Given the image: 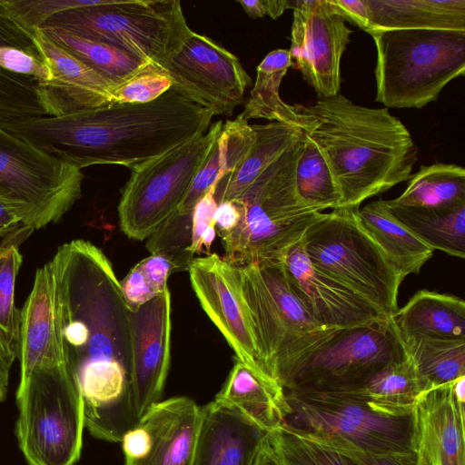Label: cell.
Segmentation results:
<instances>
[{
    "label": "cell",
    "mask_w": 465,
    "mask_h": 465,
    "mask_svg": "<svg viewBox=\"0 0 465 465\" xmlns=\"http://www.w3.org/2000/svg\"><path fill=\"white\" fill-rule=\"evenodd\" d=\"M49 262L59 340L84 405L103 414L127 411L133 406L130 310L111 262L78 239L61 245Z\"/></svg>",
    "instance_id": "cell-1"
},
{
    "label": "cell",
    "mask_w": 465,
    "mask_h": 465,
    "mask_svg": "<svg viewBox=\"0 0 465 465\" xmlns=\"http://www.w3.org/2000/svg\"><path fill=\"white\" fill-rule=\"evenodd\" d=\"M213 116L170 88L146 104H112L5 129L80 170L118 164L132 172L204 134Z\"/></svg>",
    "instance_id": "cell-2"
},
{
    "label": "cell",
    "mask_w": 465,
    "mask_h": 465,
    "mask_svg": "<svg viewBox=\"0 0 465 465\" xmlns=\"http://www.w3.org/2000/svg\"><path fill=\"white\" fill-rule=\"evenodd\" d=\"M293 106L316 121L306 134L330 166L341 194L338 208H360L365 200L411 178L418 149L388 108L361 106L340 94Z\"/></svg>",
    "instance_id": "cell-3"
},
{
    "label": "cell",
    "mask_w": 465,
    "mask_h": 465,
    "mask_svg": "<svg viewBox=\"0 0 465 465\" xmlns=\"http://www.w3.org/2000/svg\"><path fill=\"white\" fill-rule=\"evenodd\" d=\"M306 140L303 132L234 201L240 221L221 238L223 259L232 266L281 267L288 251L323 213L306 203L296 188V167Z\"/></svg>",
    "instance_id": "cell-4"
},
{
    "label": "cell",
    "mask_w": 465,
    "mask_h": 465,
    "mask_svg": "<svg viewBox=\"0 0 465 465\" xmlns=\"http://www.w3.org/2000/svg\"><path fill=\"white\" fill-rule=\"evenodd\" d=\"M255 337L260 366L282 381L341 329L322 326L294 294L279 266L236 267Z\"/></svg>",
    "instance_id": "cell-5"
},
{
    "label": "cell",
    "mask_w": 465,
    "mask_h": 465,
    "mask_svg": "<svg viewBox=\"0 0 465 465\" xmlns=\"http://www.w3.org/2000/svg\"><path fill=\"white\" fill-rule=\"evenodd\" d=\"M376 47V101L420 109L465 73V32L411 29L370 34Z\"/></svg>",
    "instance_id": "cell-6"
},
{
    "label": "cell",
    "mask_w": 465,
    "mask_h": 465,
    "mask_svg": "<svg viewBox=\"0 0 465 465\" xmlns=\"http://www.w3.org/2000/svg\"><path fill=\"white\" fill-rule=\"evenodd\" d=\"M49 28L115 46L159 68L192 32L178 0H106L55 14L41 27Z\"/></svg>",
    "instance_id": "cell-7"
},
{
    "label": "cell",
    "mask_w": 465,
    "mask_h": 465,
    "mask_svg": "<svg viewBox=\"0 0 465 465\" xmlns=\"http://www.w3.org/2000/svg\"><path fill=\"white\" fill-rule=\"evenodd\" d=\"M359 209L323 213L304 233L302 246L317 270L391 319L399 310V288L404 278L361 225Z\"/></svg>",
    "instance_id": "cell-8"
},
{
    "label": "cell",
    "mask_w": 465,
    "mask_h": 465,
    "mask_svg": "<svg viewBox=\"0 0 465 465\" xmlns=\"http://www.w3.org/2000/svg\"><path fill=\"white\" fill-rule=\"evenodd\" d=\"M83 179L76 166L0 127V199L23 224L59 222L81 198Z\"/></svg>",
    "instance_id": "cell-9"
},
{
    "label": "cell",
    "mask_w": 465,
    "mask_h": 465,
    "mask_svg": "<svg viewBox=\"0 0 465 465\" xmlns=\"http://www.w3.org/2000/svg\"><path fill=\"white\" fill-rule=\"evenodd\" d=\"M16 404L15 434L29 465H74L79 460L84 404L69 372L20 379Z\"/></svg>",
    "instance_id": "cell-10"
},
{
    "label": "cell",
    "mask_w": 465,
    "mask_h": 465,
    "mask_svg": "<svg viewBox=\"0 0 465 465\" xmlns=\"http://www.w3.org/2000/svg\"><path fill=\"white\" fill-rule=\"evenodd\" d=\"M291 412L283 423L307 435L350 442L375 454L415 465L414 414L392 416L319 392H286Z\"/></svg>",
    "instance_id": "cell-11"
},
{
    "label": "cell",
    "mask_w": 465,
    "mask_h": 465,
    "mask_svg": "<svg viewBox=\"0 0 465 465\" xmlns=\"http://www.w3.org/2000/svg\"><path fill=\"white\" fill-rule=\"evenodd\" d=\"M223 123L132 171L118 204L119 224L129 238H148L180 206L192 183L209 157Z\"/></svg>",
    "instance_id": "cell-12"
},
{
    "label": "cell",
    "mask_w": 465,
    "mask_h": 465,
    "mask_svg": "<svg viewBox=\"0 0 465 465\" xmlns=\"http://www.w3.org/2000/svg\"><path fill=\"white\" fill-rule=\"evenodd\" d=\"M408 355L391 319L341 329L282 381L286 392H325L359 384Z\"/></svg>",
    "instance_id": "cell-13"
},
{
    "label": "cell",
    "mask_w": 465,
    "mask_h": 465,
    "mask_svg": "<svg viewBox=\"0 0 465 465\" xmlns=\"http://www.w3.org/2000/svg\"><path fill=\"white\" fill-rule=\"evenodd\" d=\"M160 69L172 81L171 89L213 115L231 116L244 104L252 84L237 56L193 30L182 50Z\"/></svg>",
    "instance_id": "cell-14"
},
{
    "label": "cell",
    "mask_w": 465,
    "mask_h": 465,
    "mask_svg": "<svg viewBox=\"0 0 465 465\" xmlns=\"http://www.w3.org/2000/svg\"><path fill=\"white\" fill-rule=\"evenodd\" d=\"M291 54L319 97L339 94L341 61L352 31L330 0H292Z\"/></svg>",
    "instance_id": "cell-15"
},
{
    "label": "cell",
    "mask_w": 465,
    "mask_h": 465,
    "mask_svg": "<svg viewBox=\"0 0 465 465\" xmlns=\"http://www.w3.org/2000/svg\"><path fill=\"white\" fill-rule=\"evenodd\" d=\"M200 415L187 397L151 405L121 440L125 465H193Z\"/></svg>",
    "instance_id": "cell-16"
},
{
    "label": "cell",
    "mask_w": 465,
    "mask_h": 465,
    "mask_svg": "<svg viewBox=\"0 0 465 465\" xmlns=\"http://www.w3.org/2000/svg\"><path fill=\"white\" fill-rule=\"evenodd\" d=\"M188 272L202 308L223 335L236 358L264 372L260 366L252 322L238 283L236 267L217 253H211L194 258Z\"/></svg>",
    "instance_id": "cell-17"
},
{
    "label": "cell",
    "mask_w": 465,
    "mask_h": 465,
    "mask_svg": "<svg viewBox=\"0 0 465 465\" xmlns=\"http://www.w3.org/2000/svg\"><path fill=\"white\" fill-rule=\"evenodd\" d=\"M281 269L294 294L323 327L349 329L389 319L361 295L317 270L302 240L288 251Z\"/></svg>",
    "instance_id": "cell-18"
},
{
    "label": "cell",
    "mask_w": 465,
    "mask_h": 465,
    "mask_svg": "<svg viewBox=\"0 0 465 465\" xmlns=\"http://www.w3.org/2000/svg\"><path fill=\"white\" fill-rule=\"evenodd\" d=\"M132 393L137 420L159 401L171 359V293L167 288L137 311H129Z\"/></svg>",
    "instance_id": "cell-19"
},
{
    "label": "cell",
    "mask_w": 465,
    "mask_h": 465,
    "mask_svg": "<svg viewBox=\"0 0 465 465\" xmlns=\"http://www.w3.org/2000/svg\"><path fill=\"white\" fill-rule=\"evenodd\" d=\"M33 41L50 72V79L37 83L41 105L48 116L61 117L112 104L114 86L51 40L38 28Z\"/></svg>",
    "instance_id": "cell-20"
},
{
    "label": "cell",
    "mask_w": 465,
    "mask_h": 465,
    "mask_svg": "<svg viewBox=\"0 0 465 465\" xmlns=\"http://www.w3.org/2000/svg\"><path fill=\"white\" fill-rule=\"evenodd\" d=\"M452 385L425 391L417 401L415 465H465L464 404L456 401Z\"/></svg>",
    "instance_id": "cell-21"
},
{
    "label": "cell",
    "mask_w": 465,
    "mask_h": 465,
    "mask_svg": "<svg viewBox=\"0 0 465 465\" xmlns=\"http://www.w3.org/2000/svg\"><path fill=\"white\" fill-rule=\"evenodd\" d=\"M200 413L193 465H253L268 431L217 398Z\"/></svg>",
    "instance_id": "cell-22"
},
{
    "label": "cell",
    "mask_w": 465,
    "mask_h": 465,
    "mask_svg": "<svg viewBox=\"0 0 465 465\" xmlns=\"http://www.w3.org/2000/svg\"><path fill=\"white\" fill-rule=\"evenodd\" d=\"M428 390L408 354L386 364L355 386L319 393L359 402L377 412L405 416L413 413L419 397Z\"/></svg>",
    "instance_id": "cell-23"
},
{
    "label": "cell",
    "mask_w": 465,
    "mask_h": 465,
    "mask_svg": "<svg viewBox=\"0 0 465 465\" xmlns=\"http://www.w3.org/2000/svg\"><path fill=\"white\" fill-rule=\"evenodd\" d=\"M215 398L236 408L265 431L280 427L291 412L280 383L237 358Z\"/></svg>",
    "instance_id": "cell-24"
},
{
    "label": "cell",
    "mask_w": 465,
    "mask_h": 465,
    "mask_svg": "<svg viewBox=\"0 0 465 465\" xmlns=\"http://www.w3.org/2000/svg\"><path fill=\"white\" fill-rule=\"evenodd\" d=\"M392 320L402 341H465V302L453 295L420 290Z\"/></svg>",
    "instance_id": "cell-25"
},
{
    "label": "cell",
    "mask_w": 465,
    "mask_h": 465,
    "mask_svg": "<svg viewBox=\"0 0 465 465\" xmlns=\"http://www.w3.org/2000/svg\"><path fill=\"white\" fill-rule=\"evenodd\" d=\"M367 33L433 29L465 32V0H366Z\"/></svg>",
    "instance_id": "cell-26"
},
{
    "label": "cell",
    "mask_w": 465,
    "mask_h": 465,
    "mask_svg": "<svg viewBox=\"0 0 465 465\" xmlns=\"http://www.w3.org/2000/svg\"><path fill=\"white\" fill-rule=\"evenodd\" d=\"M293 63L288 50L271 51L256 68V79L243 111L236 117L249 122L251 119H266L295 127L305 133L312 130L316 121L299 114L293 105L280 97V84Z\"/></svg>",
    "instance_id": "cell-27"
},
{
    "label": "cell",
    "mask_w": 465,
    "mask_h": 465,
    "mask_svg": "<svg viewBox=\"0 0 465 465\" xmlns=\"http://www.w3.org/2000/svg\"><path fill=\"white\" fill-rule=\"evenodd\" d=\"M362 228L381 249L403 278L418 274L433 250L400 223L384 200L371 202L357 212Z\"/></svg>",
    "instance_id": "cell-28"
},
{
    "label": "cell",
    "mask_w": 465,
    "mask_h": 465,
    "mask_svg": "<svg viewBox=\"0 0 465 465\" xmlns=\"http://www.w3.org/2000/svg\"><path fill=\"white\" fill-rule=\"evenodd\" d=\"M389 212L433 251L465 257V203L442 207L404 206L384 200Z\"/></svg>",
    "instance_id": "cell-29"
},
{
    "label": "cell",
    "mask_w": 465,
    "mask_h": 465,
    "mask_svg": "<svg viewBox=\"0 0 465 465\" xmlns=\"http://www.w3.org/2000/svg\"><path fill=\"white\" fill-rule=\"evenodd\" d=\"M256 138L252 125L235 118L223 125L222 133L204 164L195 175L183 201L175 211L192 214L195 204L223 176L246 157Z\"/></svg>",
    "instance_id": "cell-30"
},
{
    "label": "cell",
    "mask_w": 465,
    "mask_h": 465,
    "mask_svg": "<svg viewBox=\"0 0 465 465\" xmlns=\"http://www.w3.org/2000/svg\"><path fill=\"white\" fill-rule=\"evenodd\" d=\"M252 125L256 134L255 141L243 161L218 182L214 193L217 203L237 199L303 133L275 122Z\"/></svg>",
    "instance_id": "cell-31"
},
{
    "label": "cell",
    "mask_w": 465,
    "mask_h": 465,
    "mask_svg": "<svg viewBox=\"0 0 465 465\" xmlns=\"http://www.w3.org/2000/svg\"><path fill=\"white\" fill-rule=\"evenodd\" d=\"M46 35L114 86L152 64L115 46L89 40L60 29H42Z\"/></svg>",
    "instance_id": "cell-32"
},
{
    "label": "cell",
    "mask_w": 465,
    "mask_h": 465,
    "mask_svg": "<svg viewBox=\"0 0 465 465\" xmlns=\"http://www.w3.org/2000/svg\"><path fill=\"white\" fill-rule=\"evenodd\" d=\"M393 203L404 206L442 207L465 203V170L454 163L421 165Z\"/></svg>",
    "instance_id": "cell-33"
},
{
    "label": "cell",
    "mask_w": 465,
    "mask_h": 465,
    "mask_svg": "<svg viewBox=\"0 0 465 465\" xmlns=\"http://www.w3.org/2000/svg\"><path fill=\"white\" fill-rule=\"evenodd\" d=\"M403 342L429 389L465 375V341L411 339Z\"/></svg>",
    "instance_id": "cell-34"
},
{
    "label": "cell",
    "mask_w": 465,
    "mask_h": 465,
    "mask_svg": "<svg viewBox=\"0 0 465 465\" xmlns=\"http://www.w3.org/2000/svg\"><path fill=\"white\" fill-rule=\"evenodd\" d=\"M295 175L297 192L306 203L322 212L338 208L341 194L332 173L322 152L307 134Z\"/></svg>",
    "instance_id": "cell-35"
},
{
    "label": "cell",
    "mask_w": 465,
    "mask_h": 465,
    "mask_svg": "<svg viewBox=\"0 0 465 465\" xmlns=\"http://www.w3.org/2000/svg\"><path fill=\"white\" fill-rule=\"evenodd\" d=\"M34 231L22 224L0 242V331L18 349L20 311L15 307V281L23 262L19 247Z\"/></svg>",
    "instance_id": "cell-36"
},
{
    "label": "cell",
    "mask_w": 465,
    "mask_h": 465,
    "mask_svg": "<svg viewBox=\"0 0 465 465\" xmlns=\"http://www.w3.org/2000/svg\"><path fill=\"white\" fill-rule=\"evenodd\" d=\"M269 433L282 465H356L330 446L286 423Z\"/></svg>",
    "instance_id": "cell-37"
},
{
    "label": "cell",
    "mask_w": 465,
    "mask_h": 465,
    "mask_svg": "<svg viewBox=\"0 0 465 465\" xmlns=\"http://www.w3.org/2000/svg\"><path fill=\"white\" fill-rule=\"evenodd\" d=\"M37 82L0 66V127L48 116L41 105Z\"/></svg>",
    "instance_id": "cell-38"
},
{
    "label": "cell",
    "mask_w": 465,
    "mask_h": 465,
    "mask_svg": "<svg viewBox=\"0 0 465 465\" xmlns=\"http://www.w3.org/2000/svg\"><path fill=\"white\" fill-rule=\"evenodd\" d=\"M192 215L174 212L148 237L146 242L151 253L165 257L178 272L188 271L194 259L190 252Z\"/></svg>",
    "instance_id": "cell-39"
},
{
    "label": "cell",
    "mask_w": 465,
    "mask_h": 465,
    "mask_svg": "<svg viewBox=\"0 0 465 465\" xmlns=\"http://www.w3.org/2000/svg\"><path fill=\"white\" fill-rule=\"evenodd\" d=\"M106 0H0V14L32 38L54 15L69 9L103 5Z\"/></svg>",
    "instance_id": "cell-40"
},
{
    "label": "cell",
    "mask_w": 465,
    "mask_h": 465,
    "mask_svg": "<svg viewBox=\"0 0 465 465\" xmlns=\"http://www.w3.org/2000/svg\"><path fill=\"white\" fill-rule=\"evenodd\" d=\"M172 87L170 78L157 66L151 64L110 92L112 104H140L159 98Z\"/></svg>",
    "instance_id": "cell-41"
},
{
    "label": "cell",
    "mask_w": 465,
    "mask_h": 465,
    "mask_svg": "<svg viewBox=\"0 0 465 465\" xmlns=\"http://www.w3.org/2000/svg\"><path fill=\"white\" fill-rule=\"evenodd\" d=\"M0 66L12 73L31 77L37 83L50 79V72L45 62L20 49L1 47Z\"/></svg>",
    "instance_id": "cell-42"
},
{
    "label": "cell",
    "mask_w": 465,
    "mask_h": 465,
    "mask_svg": "<svg viewBox=\"0 0 465 465\" xmlns=\"http://www.w3.org/2000/svg\"><path fill=\"white\" fill-rule=\"evenodd\" d=\"M217 183H214L203 197L199 200L193 211L190 252L193 255L200 253L202 251V239L208 227L215 225L214 213L217 208V203L214 198V193Z\"/></svg>",
    "instance_id": "cell-43"
},
{
    "label": "cell",
    "mask_w": 465,
    "mask_h": 465,
    "mask_svg": "<svg viewBox=\"0 0 465 465\" xmlns=\"http://www.w3.org/2000/svg\"><path fill=\"white\" fill-rule=\"evenodd\" d=\"M120 283L125 303L131 312L137 311L142 305L159 295L145 278L138 263Z\"/></svg>",
    "instance_id": "cell-44"
},
{
    "label": "cell",
    "mask_w": 465,
    "mask_h": 465,
    "mask_svg": "<svg viewBox=\"0 0 465 465\" xmlns=\"http://www.w3.org/2000/svg\"><path fill=\"white\" fill-rule=\"evenodd\" d=\"M311 437L341 453L356 465H413L401 462L389 456L375 454L347 441Z\"/></svg>",
    "instance_id": "cell-45"
},
{
    "label": "cell",
    "mask_w": 465,
    "mask_h": 465,
    "mask_svg": "<svg viewBox=\"0 0 465 465\" xmlns=\"http://www.w3.org/2000/svg\"><path fill=\"white\" fill-rule=\"evenodd\" d=\"M140 265L145 278L158 293H162L167 287V280L173 272H178L176 267L165 257L151 253L150 256L144 258Z\"/></svg>",
    "instance_id": "cell-46"
},
{
    "label": "cell",
    "mask_w": 465,
    "mask_h": 465,
    "mask_svg": "<svg viewBox=\"0 0 465 465\" xmlns=\"http://www.w3.org/2000/svg\"><path fill=\"white\" fill-rule=\"evenodd\" d=\"M1 47L20 49L42 59L34 44L33 38L15 24L0 14V48Z\"/></svg>",
    "instance_id": "cell-47"
},
{
    "label": "cell",
    "mask_w": 465,
    "mask_h": 465,
    "mask_svg": "<svg viewBox=\"0 0 465 465\" xmlns=\"http://www.w3.org/2000/svg\"><path fill=\"white\" fill-rule=\"evenodd\" d=\"M330 3L346 21L367 32L369 12L366 0H330Z\"/></svg>",
    "instance_id": "cell-48"
},
{
    "label": "cell",
    "mask_w": 465,
    "mask_h": 465,
    "mask_svg": "<svg viewBox=\"0 0 465 465\" xmlns=\"http://www.w3.org/2000/svg\"><path fill=\"white\" fill-rule=\"evenodd\" d=\"M240 221V213L232 201H223L217 203L214 213L215 230L223 238L232 232Z\"/></svg>",
    "instance_id": "cell-49"
},
{
    "label": "cell",
    "mask_w": 465,
    "mask_h": 465,
    "mask_svg": "<svg viewBox=\"0 0 465 465\" xmlns=\"http://www.w3.org/2000/svg\"><path fill=\"white\" fill-rule=\"evenodd\" d=\"M18 349L0 331V390L6 394L11 366Z\"/></svg>",
    "instance_id": "cell-50"
},
{
    "label": "cell",
    "mask_w": 465,
    "mask_h": 465,
    "mask_svg": "<svg viewBox=\"0 0 465 465\" xmlns=\"http://www.w3.org/2000/svg\"><path fill=\"white\" fill-rule=\"evenodd\" d=\"M23 223L15 211L0 199V236H6Z\"/></svg>",
    "instance_id": "cell-51"
},
{
    "label": "cell",
    "mask_w": 465,
    "mask_h": 465,
    "mask_svg": "<svg viewBox=\"0 0 465 465\" xmlns=\"http://www.w3.org/2000/svg\"><path fill=\"white\" fill-rule=\"evenodd\" d=\"M253 465H282L274 450L269 431L266 433Z\"/></svg>",
    "instance_id": "cell-52"
},
{
    "label": "cell",
    "mask_w": 465,
    "mask_h": 465,
    "mask_svg": "<svg viewBox=\"0 0 465 465\" xmlns=\"http://www.w3.org/2000/svg\"><path fill=\"white\" fill-rule=\"evenodd\" d=\"M266 15L272 19L280 17L286 9L292 8V0H262Z\"/></svg>",
    "instance_id": "cell-53"
},
{
    "label": "cell",
    "mask_w": 465,
    "mask_h": 465,
    "mask_svg": "<svg viewBox=\"0 0 465 465\" xmlns=\"http://www.w3.org/2000/svg\"><path fill=\"white\" fill-rule=\"evenodd\" d=\"M247 15L252 19L263 17L266 11L262 4V0H238Z\"/></svg>",
    "instance_id": "cell-54"
},
{
    "label": "cell",
    "mask_w": 465,
    "mask_h": 465,
    "mask_svg": "<svg viewBox=\"0 0 465 465\" xmlns=\"http://www.w3.org/2000/svg\"><path fill=\"white\" fill-rule=\"evenodd\" d=\"M452 391L456 401L460 404L465 403V375L453 381Z\"/></svg>",
    "instance_id": "cell-55"
},
{
    "label": "cell",
    "mask_w": 465,
    "mask_h": 465,
    "mask_svg": "<svg viewBox=\"0 0 465 465\" xmlns=\"http://www.w3.org/2000/svg\"><path fill=\"white\" fill-rule=\"evenodd\" d=\"M6 394L0 390V402L5 399Z\"/></svg>",
    "instance_id": "cell-56"
}]
</instances>
